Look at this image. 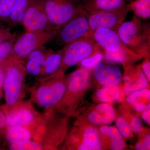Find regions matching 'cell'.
Listing matches in <instances>:
<instances>
[{
  "mask_svg": "<svg viewBox=\"0 0 150 150\" xmlns=\"http://www.w3.org/2000/svg\"><path fill=\"white\" fill-rule=\"evenodd\" d=\"M90 38L104 50L105 57L109 62L124 64L142 57L130 50L115 30L100 28L93 33Z\"/></svg>",
  "mask_w": 150,
  "mask_h": 150,
  "instance_id": "obj_1",
  "label": "cell"
},
{
  "mask_svg": "<svg viewBox=\"0 0 150 150\" xmlns=\"http://www.w3.org/2000/svg\"><path fill=\"white\" fill-rule=\"evenodd\" d=\"M117 32L122 42L131 51L141 56L149 53V26L143 24L137 17L123 22Z\"/></svg>",
  "mask_w": 150,
  "mask_h": 150,
  "instance_id": "obj_2",
  "label": "cell"
},
{
  "mask_svg": "<svg viewBox=\"0 0 150 150\" xmlns=\"http://www.w3.org/2000/svg\"><path fill=\"white\" fill-rule=\"evenodd\" d=\"M21 59L12 54L7 59L0 61L4 74V85L7 104L13 105L20 96L26 69Z\"/></svg>",
  "mask_w": 150,
  "mask_h": 150,
  "instance_id": "obj_3",
  "label": "cell"
},
{
  "mask_svg": "<svg viewBox=\"0 0 150 150\" xmlns=\"http://www.w3.org/2000/svg\"><path fill=\"white\" fill-rule=\"evenodd\" d=\"M50 24L59 30L85 11L79 0H41Z\"/></svg>",
  "mask_w": 150,
  "mask_h": 150,
  "instance_id": "obj_4",
  "label": "cell"
},
{
  "mask_svg": "<svg viewBox=\"0 0 150 150\" xmlns=\"http://www.w3.org/2000/svg\"><path fill=\"white\" fill-rule=\"evenodd\" d=\"M64 48L62 64L55 73L59 74L67 68L78 64L85 59L100 53L101 48L93 39L84 37L65 45Z\"/></svg>",
  "mask_w": 150,
  "mask_h": 150,
  "instance_id": "obj_5",
  "label": "cell"
},
{
  "mask_svg": "<svg viewBox=\"0 0 150 150\" xmlns=\"http://www.w3.org/2000/svg\"><path fill=\"white\" fill-rule=\"evenodd\" d=\"M86 11L91 35L93 33L100 28H108L117 31L130 11L128 4H126L121 8L113 10Z\"/></svg>",
  "mask_w": 150,
  "mask_h": 150,
  "instance_id": "obj_6",
  "label": "cell"
},
{
  "mask_svg": "<svg viewBox=\"0 0 150 150\" xmlns=\"http://www.w3.org/2000/svg\"><path fill=\"white\" fill-rule=\"evenodd\" d=\"M57 29L43 32L25 31L17 39L14 45L13 54L17 57L25 58L31 52L53 40L58 33Z\"/></svg>",
  "mask_w": 150,
  "mask_h": 150,
  "instance_id": "obj_7",
  "label": "cell"
},
{
  "mask_svg": "<svg viewBox=\"0 0 150 150\" xmlns=\"http://www.w3.org/2000/svg\"><path fill=\"white\" fill-rule=\"evenodd\" d=\"M91 35L86 11L75 17L60 28L56 38L59 44L67 45L84 37Z\"/></svg>",
  "mask_w": 150,
  "mask_h": 150,
  "instance_id": "obj_8",
  "label": "cell"
},
{
  "mask_svg": "<svg viewBox=\"0 0 150 150\" xmlns=\"http://www.w3.org/2000/svg\"><path fill=\"white\" fill-rule=\"evenodd\" d=\"M21 24L26 31L43 32L56 29L50 24L41 0H32Z\"/></svg>",
  "mask_w": 150,
  "mask_h": 150,
  "instance_id": "obj_9",
  "label": "cell"
},
{
  "mask_svg": "<svg viewBox=\"0 0 150 150\" xmlns=\"http://www.w3.org/2000/svg\"><path fill=\"white\" fill-rule=\"evenodd\" d=\"M43 86L38 90L36 99L41 107L49 108L54 106L62 99L66 92L64 84L60 81Z\"/></svg>",
  "mask_w": 150,
  "mask_h": 150,
  "instance_id": "obj_10",
  "label": "cell"
},
{
  "mask_svg": "<svg viewBox=\"0 0 150 150\" xmlns=\"http://www.w3.org/2000/svg\"><path fill=\"white\" fill-rule=\"evenodd\" d=\"M92 74L96 80L105 86H115L122 81V72L116 67L99 63L93 68Z\"/></svg>",
  "mask_w": 150,
  "mask_h": 150,
  "instance_id": "obj_11",
  "label": "cell"
},
{
  "mask_svg": "<svg viewBox=\"0 0 150 150\" xmlns=\"http://www.w3.org/2000/svg\"><path fill=\"white\" fill-rule=\"evenodd\" d=\"M115 110L112 106L106 103H101L96 106V110L89 114L88 119L93 125L110 124L114 121Z\"/></svg>",
  "mask_w": 150,
  "mask_h": 150,
  "instance_id": "obj_12",
  "label": "cell"
},
{
  "mask_svg": "<svg viewBox=\"0 0 150 150\" xmlns=\"http://www.w3.org/2000/svg\"><path fill=\"white\" fill-rule=\"evenodd\" d=\"M90 76L89 69L83 67L74 72L69 79L68 88L69 91L73 93L83 91L88 86Z\"/></svg>",
  "mask_w": 150,
  "mask_h": 150,
  "instance_id": "obj_13",
  "label": "cell"
},
{
  "mask_svg": "<svg viewBox=\"0 0 150 150\" xmlns=\"http://www.w3.org/2000/svg\"><path fill=\"white\" fill-rule=\"evenodd\" d=\"M81 4L86 11H110L121 8L127 4L125 0H86Z\"/></svg>",
  "mask_w": 150,
  "mask_h": 150,
  "instance_id": "obj_14",
  "label": "cell"
},
{
  "mask_svg": "<svg viewBox=\"0 0 150 150\" xmlns=\"http://www.w3.org/2000/svg\"><path fill=\"white\" fill-rule=\"evenodd\" d=\"M32 112L25 108H21L9 112L6 117V124L10 126L14 125L24 126L34 120Z\"/></svg>",
  "mask_w": 150,
  "mask_h": 150,
  "instance_id": "obj_15",
  "label": "cell"
},
{
  "mask_svg": "<svg viewBox=\"0 0 150 150\" xmlns=\"http://www.w3.org/2000/svg\"><path fill=\"white\" fill-rule=\"evenodd\" d=\"M64 51V47L57 51H47L42 71L48 75L55 74L62 64Z\"/></svg>",
  "mask_w": 150,
  "mask_h": 150,
  "instance_id": "obj_16",
  "label": "cell"
},
{
  "mask_svg": "<svg viewBox=\"0 0 150 150\" xmlns=\"http://www.w3.org/2000/svg\"><path fill=\"white\" fill-rule=\"evenodd\" d=\"M102 149V144L99 134L93 127L87 128L83 132V141L79 146V150H99Z\"/></svg>",
  "mask_w": 150,
  "mask_h": 150,
  "instance_id": "obj_17",
  "label": "cell"
},
{
  "mask_svg": "<svg viewBox=\"0 0 150 150\" xmlns=\"http://www.w3.org/2000/svg\"><path fill=\"white\" fill-rule=\"evenodd\" d=\"M28 57L25 69L30 75L37 76L42 72L45 62V56L44 53L40 50L33 51L27 56Z\"/></svg>",
  "mask_w": 150,
  "mask_h": 150,
  "instance_id": "obj_18",
  "label": "cell"
},
{
  "mask_svg": "<svg viewBox=\"0 0 150 150\" xmlns=\"http://www.w3.org/2000/svg\"><path fill=\"white\" fill-rule=\"evenodd\" d=\"M32 0H18L6 24L10 28H13L21 24L25 12Z\"/></svg>",
  "mask_w": 150,
  "mask_h": 150,
  "instance_id": "obj_19",
  "label": "cell"
},
{
  "mask_svg": "<svg viewBox=\"0 0 150 150\" xmlns=\"http://www.w3.org/2000/svg\"><path fill=\"white\" fill-rule=\"evenodd\" d=\"M101 134L110 138L111 140V149L121 150L125 147V142L117 128L114 126H103L99 129Z\"/></svg>",
  "mask_w": 150,
  "mask_h": 150,
  "instance_id": "obj_20",
  "label": "cell"
},
{
  "mask_svg": "<svg viewBox=\"0 0 150 150\" xmlns=\"http://www.w3.org/2000/svg\"><path fill=\"white\" fill-rule=\"evenodd\" d=\"M130 11L138 18L146 19L150 17V0H135L128 4Z\"/></svg>",
  "mask_w": 150,
  "mask_h": 150,
  "instance_id": "obj_21",
  "label": "cell"
},
{
  "mask_svg": "<svg viewBox=\"0 0 150 150\" xmlns=\"http://www.w3.org/2000/svg\"><path fill=\"white\" fill-rule=\"evenodd\" d=\"M9 127L7 132L8 139L12 143L30 140L31 134L24 126L14 125Z\"/></svg>",
  "mask_w": 150,
  "mask_h": 150,
  "instance_id": "obj_22",
  "label": "cell"
},
{
  "mask_svg": "<svg viewBox=\"0 0 150 150\" xmlns=\"http://www.w3.org/2000/svg\"><path fill=\"white\" fill-rule=\"evenodd\" d=\"M125 92L129 94L133 92L139 91L145 88L148 84V80L143 72L139 71L135 81L132 80L127 76L125 78Z\"/></svg>",
  "mask_w": 150,
  "mask_h": 150,
  "instance_id": "obj_23",
  "label": "cell"
},
{
  "mask_svg": "<svg viewBox=\"0 0 150 150\" xmlns=\"http://www.w3.org/2000/svg\"><path fill=\"white\" fill-rule=\"evenodd\" d=\"M96 96L101 102L107 103L112 102L120 98V89L116 86H105L98 91Z\"/></svg>",
  "mask_w": 150,
  "mask_h": 150,
  "instance_id": "obj_24",
  "label": "cell"
},
{
  "mask_svg": "<svg viewBox=\"0 0 150 150\" xmlns=\"http://www.w3.org/2000/svg\"><path fill=\"white\" fill-rule=\"evenodd\" d=\"M18 0H0V23L6 24Z\"/></svg>",
  "mask_w": 150,
  "mask_h": 150,
  "instance_id": "obj_25",
  "label": "cell"
},
{
  "mask_svg": "<svg viewBox=\"0 0 150 150\" xmlns=\"http://www.w3.org/2000/svg\"><path fill=\"white\" fill-rule=\"evenodd\" d=\"M16 40V35L10 39L0 43V61L8 58L12 54Z\"/></svg>",
  "mask_w": 150,
  "mask_h": 150,
  "instance_id": "obj_26",
  "label": "cell"
},
{
  "mask_svg": "<svg viewBox=\"0 0 150 150\" xmlns=\"http://www.w3.org/2000/svg\"><path fill=\"white\" fill-rule=\"evenodd\" d=\"M41 145L30 140L12 143L10 149L13 150H37L42 149Z\"/></svg>",
  "mask_w": 150,
  "mask_h": 150,
  "instance_id": "obj_27",
  "label": "cell"
},
{
  "mask_svg": "<svg viewBox=\"0 0 150 150\" xmlns=\"http://www.w3.org/2000/svg\"><path fill=\"white\" fill-rule=\"evenodd\" d=\"M103 59V55L101 53H98L96 55L83 60L81 64L82 67L88 69H91L96 65L99 64Z\"/></svg>",
  "mask_w": 150,
  "mask_h": 150,
  "instance_id": "obj_28",
  "label": "cell"
},
{
  "mask_svg": "<svg viewBox=\"0 0 150 150\" xmlns=\"http://www.w3.org/2000/svg\"><path fill=\"white\" fill-rule=\"evenodd\" d=\"M116 125L120 134L125 138H128L131 134L130 125L123 118H118L116 121Z\"/></svg>",
  "mask_w": 150,
  "mask_h": 150,
  "instance_id": "obj_29",
  "label": "cell"
},
{
  "mask_svg": "<svg viewBox=\"0 0 150 150\" xmlns=\"http://www.w3.org/2000/svg\"><path fill=\"white\" fill-rule=\"evenodd\" d=\"M15 34L12 33L9 27L0 25V43L10 39Z\"/></svg>",
  "mask_w": 150,
  "mask_h": 150,
  "instance_id": "obj_30",
  "label": "cell"
},
{
  "mask_svg": "<svg viewBox=\"0 0 150 150\" xmlns=\"http://www.w3.org/2000/svg\"><path fill=\"white\" fill-rule=\"evenodd\" d=\"M131 130L135 133H139L142 129V120L140 118L135 116L131 120L130 125Z\"/></svg>",
  "mask_w": 150,
  "mask_h": 150,
  "instance_id": "obj_31",
  "label": "cell"
},
{
  "mask_svg": "<svg viewBox=\"0 0 150 150\" xmlns=\"http://www.w3.org/2000/svg\"><path fill=\"white\" fill-rule=\"evenodd\" d=\"M150 147V135H147L144 141L140 142L136 146L135 149L137 150H149Z\"/></svg>",
  "mask_w": 150,
  "mask_h": 150,
  "instance_id": "obj_32",
  "label": "cell"
},
{
  "mask_svg": "<svg viewBox=\"0 0 150 150\" xmlns=\"http://www.w3.org/2000/svg\"><path fill=\"white\" fill-rule=\"evenodd\" d=\"M142 96L140 90L134 91L131 93V94L127 98V101L132 105L135 101L140 99V98Z\"/></svg>",
  "mask_w": 150,
  "mask_h": 150,
  "instance_id": "obj_33",
  "label": "cell"
},
{
  "mask_svg": "<svg viewBox=\"0 0 150 150\" xmlns=\"http://www.w3.org/2000/svg\"><path fill=\"white\" fill-rule=\"evenodd\" d=\"M132 105L134 106L136 111L139 112H143L147 107L146 104L142 101H141L139 99L135 101Z\"/></svg>",
  "mask_w": 150,
  "mask_h": 150,
  "instance_id": "obj_34",
  "label": "cell"
},
{
  "mask_svg": "<svg viewBox=\"0 0 150 150\" xmlns=\"http://www.w3.org/2000/svg\"><path fill=\"white\" fill-rule=\"evenodd\" d=\"M143 73H144L146 77L147 78L148 80L150 81V63L149 61H146L142 65Z\"/></svg>",
  "mask_w": 150,
  "mask_h": 150,
  "instance_id": "obj_35",
  "label": "cell"
},
{
  "mask_svg": "<svg viewBox=\"0 0 150 150\" xmlns=\"http://www.w3.org/2000/svg\"><path fill=\"white\" fill-rule=\"evenodd\" d=\"M150 104H149L146 108V109L143 111L144 112L142 114V118L149 124H150Z\"/></svg>",
  "mask_w": 150,
  "mask_h": 150,
  "instance_id": "obj_36",
  "label": "cell"
},
{
  "mask_svg": "<svg viewBox=\"0 0 150 150\" xmlns=\"http://www.w3.org/2000/svg\"><path fill=\"white\" fill-rule=\"evenodd\" d=\"M6 124V117L3 112L0 110V130L3 129Z\"/></svg>",
  "mask_w": 150,
  "mask_h": 150,
  "instance_id": "obj_37",
  "label": "cell"
},
{
  "mask_svg": "<svg viewBox=\"0 0 150 150\" xmlns=\"http://www.w3.org/2000/svg\"><path fill=\"white\" fill-rule=\"evenodd\" d=\"M140 92L142 96L146 99H150V92L149 90L147 89H142L140 90Z\"/></svg>",
  "mask_w": 150,
  "mask_h": 150,
  "instance_id": "obj_38",
  "label": "cell"
},
{
  "mask_svg": "<svg viewBox=\"0 0 150 150\" xmlns=\"http://www.w3.org/2000/svg\"><path fill=\"white\" fill-rule=\"evenodd\" d=\"M4 74L1 66L0 64V88L4 84Z\"/></svg>",
  "mask_w": 150,
  "mask_h": 150,
  "instance_id": "obj_39",
  "label": "cell"
},
{
  "mask_svg": "<svg viewBox=\"0 0 150 150\" xmlns=\"http://www.w3.org/2000/svg\"><path fill=\"white\" fill-rule=\"evenodd\" d=\"M0 98H1V94H0Z\"/></svg>",
  "mask_w": 150,
  "mask_h": 150,
  "instance_id": "obj_40",
  "label": "cell"
}]
</instances>
